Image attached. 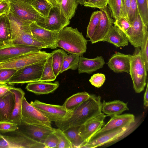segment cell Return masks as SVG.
I'll list each match as a JSON object with an SVG mask.
<instances>
[{"mask_svg": "<svg viewBox=\"0 0 148 148\" xmlns=\"http://www.w3.org/2000/svg\"><path fill=\"white\" fill-rule=\"evenodd\" d=\"M108 1V0H90L84 5L86 7L98 8L101 10L107 5Z\"/></svg>", "mask_w": 148, "mask_h": 148, "instance_id": "cell-46", "label": "cell"}, {"mask_svg": "<svg viewBox=\"0 0 148 148\" xmlns=\"http://www.w3.org/2000/svg\"><path fill=\"white\" fill-rule=\"evenodd\" d=\"M32 35L39 41L46 45L48 48L56 49V42L59 32L51 31L39 25L35 22L29 25Z\"/></svg>", "mask_w": 148, "mask_h": 148, "instance_id": "cell-17", "label": "cell"}, {"mask_svg": "<svg viewBox=\"0 0 148 148\" xmlns=\"http://www.w3.org/2000/svg\"><path fill=\"white\" fill-rule=\"evenodd\" d=\"M8 0L10 4L9 16L18 24L26 21L42 22L46 18L35 9L30 0Z\"/></svg>", "mask_w": 148, "mask_h": 148, "instance_id": "cell-3", "label": "cell"}, {"mask_svg": "<svg viewBox=\"0 0 148 148\" xmlns=\"http://www.w3.org/2000/svg\"><path fill=\"white\" fill-rule=\"evenodd\" d=\"M59 86V83L56 81L50 82L36 81L28 83L26 87L28 91L38 95L52 93Z\"/></svg>", "mask_w": 148, "mask_h": 148, "instance_id": "cell-25", "label": "cell"}, {"mask_svg": "<svg viewBox=\"0 0 148 148\" xmlns=\"http://www.w3.org/2000/svg\"><path fill=\"white\" fill-rule=\"evenodd\" d=\"M101 15V10L92 12L87 27L86 36L90 39L93 35L99 24Z\"/></svg>", "mask_w": 148, "mask_h": 148, "instance_id": "cell-35", "label": "cell"}, {"mask_svg": "<svg viewBox=\"0 0 148 148\" xmlns=\"http://www.w3.org/2000/svg\"><path fill=\"white\" fill-rule=\"evenodd\" d=\"M80 126L71 127L63 131L71 143L72 148H82L86 143L78 134Z\"/></svg>", "mask_w": 148, "mask_h": 148, "instance_id": "cell-29", "label": "cell"}, {"mask_svg": "<svg viewBox=\"0 0 148 148\" xmlns=\"http://www.w3.org/2000/svg\"><path fill=\"white\" fill-rule=\"evenodd\" d=\"M90 95L86 92L77 93L67 99L63 106L68 111H71L87 99Z\"/></svg>", "mask_w": 148, "mask_h": 148, "instance_id": "cell-28", "label": "cell"}, {"mask_svg": "<svg viewBox=\"0 0 148 148\" xmlns=\"http://www.w3.org/2000/svg\"><path fill=\"white\" fill-rule=\"evenodd\" d=\"M105 75L101 73L93 74L89 81L91 84L96 87H100L103 84L106 80Z\"/></svg>", "mask_w": 148, "mask_h": 148, "instance_id": "cell-44", "label": "cell"}, {"mask_svg": "<svg viewBox=\"0 0 148 148\" xmlns=\"http://www.w3.org/2000/svg\"><path fill=\"white\" fill-rule=\"evenodd\" d=\"M148 27L144 25L138 14L125 34L129 42L134 47H140L145 36L148 32Z\"/></svg>", "mask_w": 148, "mask_h": 148, "instance_id": "cell-16", "label": "cell"}, {"mask_svg": "<svg viewBox=\"0 0 148 148\" xmlns=\"http://www.w3.org/2000/svg\"><path fill=\"white\" fill-rule=\"evenodd\" d=\"M101 15L99 24L90 41L92 44L104 40L113 26L114 21L109 8L107 5L101 9Z\"/></svg>", "mask_w": 148, "mask_h": 148, "instance_id": "cell-11", "label": "cell"}, {"mask_svg": "<svg viewBox=\"0 0 148 148\" xmlns=\"http://www.w3.org/2000/svg\"><path fill=\"white\" fill-rule=\"evenodd\" d=\"M52 4L53 7L55 6H60L58 0H48Z\"/></svg>", "mask_w": 148, "mask_h": 148, "instance_id": "cell-51", "label": "cell"}, {"mask_svg": "<svg viewBox=\"0 0 148 148\" xmlns=\"http://www.w3.org/2000/svg\"><path fill=\"white\" fill-rule=\"evenodd\" d=\"M58 143V138L54 132L47 136L44 143L45 148H57Z\"/></svg>", "mask_w": 148, "mask_h": 148, "instance_id": "cell-45", "label": "cell"}, {"mask_svg": "<svg viewBox=\"0 0 148 148\" xmlns=\"http://www.w3.org/2000/svg\"><path fill=\"white\" fill-rule=\"evenodd\" d=\"M127 103L119 100L106 102L103 100L101 104V111L110 117L121 114L126 110H128Z\"/></svg>", "mask_w": 148, "mask_h": 148, "instance_id": "cell-26", "label": "cell"}, {"mask_svg": "<svg viewBox=\"0 0 148 148\" xmlns=\"http://www.w3.org/2000/svg\"><path fill=\"white\" fill-rule=\"evenodd\" d=\"M140 50L142 59L147 70L148 71V32L146 34Z\"/></svg>", "mask_w": 148, "mask_h": 148, "instance_id": "cell-39", "label": "cell"}, {"mask_svg": "<svg viewBox=\"0 0 148 148\" xmlns=\"http://www.w3.org/2000/svg\"></svg>", "mask_w": 148, "mask_h": 148, "instance_id": "cell-55", "label": "cell"}, {"mask_svg": "<svg viewBox=\"0 0 148 148\" xmlns=\"http://www.w3.org/2000/svg\"><path fill=\"white\" fill-rule=\"evenodd\" d=\"M41 48L22 45L0 46V63L25 54L41 50Z\"/></svg>", "mask_w": 148, "mask_h": 148, "instance_id": "cell-15", "label": "cell"}, {"mask_svg": "<svg viewBox=\"0 0 148 148\" xmlns=\"http://www.w3.org/2000/svg\"><path fill=\"white\" fill-rule=\"evenodd\" d=\"M10 90L14 95L15 102L14 109L8 121L20 125L23 122L21 118V111L22 101L23 98L25 96V93L20 88L10 86Z\"/></svg>", "mask_w": 148, "mask_h": 148, "instance_id": "cell-22", "label": "cell"}, {"mask_svg": "<svg viewBox=\"0 0 148 148\" xmlns=\"http://www.w3.org/2000/svg\"><path fill=\"white\" fill-rule=\"evenodd\" d=\"M112 44L117 47L127 46L128 39L125 33L115 26L112 27L104 41Z\"/></svg>", "mask_w": 148, "mask_h": 148, "instance_id": "cell-27", "label": "cell"}, {"mask_svg": "<svg viewBox=\"0 0 148 148\" xmlns=\"http://www.w3.org/2000/svg\"><path fill=\"white\" fill-rule=\"evenodd\" d=\"M102 103L100 96L90 95L87 99L70 111L64 118L55 122V124L62 131L71 127L80 126L102 113Z\"/></svg>", "mask_w": 148, "mask_h": 148, "instance_id": "cell-1", "label": "cell"}, {"mask_svg": "<svg viewBox=\"0 0 148 148\" xmlns=\"http://www.w3.org/2000/svg\"><path fill=\"white\" fill-rule=\"evenodd\" d=\"M18 128V125L16 123L0 120V132L3 133L14 131Z\"/></svg>", "mask_w": 148, "mask_h": 148, "instance_id": "cell-42", "label": "cell"}, {"mask_svg": "<svg viewBox=\"0 0 148 148\" xmlns=\"http://www.w3.org/2000/svg\"><path fill=\"white\" fill-rule=\"evenodd\" d=\"M58 1L59 2V5H60V1H61V0H58Z\"/></svg>", "mask_w": 148, "mask_h": 148, "instance_id": "cell-53", "label": "cell"}, {"mask_svg": "<svg viewBox=\"0 0 148 148\" xmlns=\"http://www.w3.org/2000/svg\"><path fill=\"white\" fill-rule=\"evenodd\" d=\"M108 4L112 18H114L115 20L117 18L121 16V0H108Z\"/></svg>", "mask_w": 148, "mask_h": 148, "instance_id": "cell-38", "label": "cell"}, {"mask_svg": "<svg viewBox=\"0 0 148 148\" xmlns=\"http://www.w3.org/2000/svg\"><path fill=\"white\" fill-rule=\"evenodd\" d=\"M139 12L136 0H130L128 15V20L131 24L138 14Z\"/></svg>", "mask_w": 148, "mask_h": 148, "instance_id": "cell-43", "label": "cell"}, {"mask_svg": "<svg viewBox=\"0 0 148 148\" xmlns=\"http://www.w3.org/2000/svg\"><path fill=\"white\" fill-rule=\"evenodd\" d=\"M146 88L144 96V106L145 108L148 106V84L147 83Z\"/></svg>", "mask_w": 148, "mask_h": 148, "instance_id": "cell-50", "label": "cell"}, {"mask_svg": "<svg viewBox=\"0 0 148 148\" xmlns=\"http://www.w3.org/2000/svg\"><path fill=\"white\" fill-rule=\"evenodd\" d=\"M35 9L44 17H48L50 11L53 6L48 0H30Z\"/></svg>", "mask_w": 148, "mask_h": 148, "instance_id": "cell-33", "label": "cell"}, {"mask_svg": "<svg viewBox=\"0 0 148 148\" xmlns=\"http://www.w3.org/2000/svg\"><path fill=\"white\" fill-rule=\"evenodd\" d=\"M10 9L8 0H0V16L8 14Z\"/></svg>", "mask_w": 148, "mask_h": 148, "instance_id": "cell-48", "label": "cell"}, {"mask_svg": "<svg viewBox=\"0 0 148 148\" xmlns=\"http://www.w3.org/2000/svg\"><path fill=\"white\" fill-rule=\"evenodd\" d=\"M114 26H116L125 34L130 27L131 24L125 18L120 16L114 21Z\"/></svg>", "mask_w": 148, "mask_h": 148, "instance_id": "cell-41", "label": "cell"}, {"mask_svg": "<svg viewBox=\"0 0 148 148\" xmlns=\"http://www.w3.org/2000/svg\"><path fill=\"white\" fill-rule=\"evenodd\" d=\"M107 116L102 112L80 126L78 134L86 143L104 126V120Z\"/></svg>", "mask_w": 148, "mask_h": 148, "instance_id": "cell-14", "label": "cell"}, {"mask_svg": "<svg viewBox=\"0 0 148 148\" xmlns=\"http://www.w3.org/2000/svg\"><path fill=\"white\" fill-rule=\"evenodd\" d=\"M10 86L6 84H0V96L5 95L10 90Z\"/></svg>", "mask_w": 148, "mask_h": 148, "instance_id": "cell-49", "label": "cell"}, {"mask_svg": "<svg viewBox=\"0 0 148 148\" xmlns=\"http://www.w3.org/2000/svg\"><path fill=\"white\" fill-rule=\"evenodd\" d=\"M105 63L103 57L98 56L94 58H86L80 56L77 68L78 73L90 74L103 67Z\"/></svg>", "mask_w": 148, "mask_h": 148, "instance_id": "cell-21", "label": "cell"}, {"mask_svg": "<svg viewBox=\"0 0 148 148\" xmlns=\"http://www.w3.org/2000/svg\"><path fill=\"white\" fill-rule=\"evenodd\" d=\"M139 14L144 24L148 27V0H136Z\"/></svg>", "mask_w": 148, "mask_h": 148, "instance_id": "cell-36", "label": "cell"}, {"mask_svg": "<svg viewBox=\"0 0 148 148\" xmlns=\"http://www.w3.org/2000/svg\"><path fill=\"white\" fill-rule=\"evenodd\" d=\"M23 121L29 124L52 127L48 118L27 100L23 98L21 111Z\"/></svg>", "mask_w": 148, "mask_h": 148, "instance_id": "cell-8", "label": "cell"}, {"mask_svg": "<svg viewBox=\"0 0 148 148\" xmlns=\"http://www.w3.org/2000/svg\"><path fill=\"white\" fill-rule=\"evenodd\" d=\"M11 44L24 45L39 47L42 49L48 48L46 45L35 38L31 33L22 30L18 26L15 37Z\"/></svg>", "mask_w": 148, "mask_h": 148, "instance_id": "cell-24", "label": "cell"}, {"mask_svg": "<svg viewBox=\"0 0 148 148\" xmlns=\"http://www.w3.org/2000/svg\"><path fill=\"white\" fill-rule=\"evenodd\" d=\"M70 22V20L67 19L62 12L60 6H55L51 9L48 18L43 21L36 23L45 29L59 32Z\"/></svg>", "mask_w": 148, "mask_h": 148, "instance_id": "cell-10", "label": "cell"}, {"mask_svg": "<svg viewBox=\"0 0 148 148\" xmlns=\"http://www.w3.org/2000/svg\"><path fill=\"white\" fill-rule=\"evenodd\" d=\"M121 16L124 17L128 20V15L130 0H121Z\"/></svg>", "mask_w": 148, "mask_h": 148, "instance_id": "cell-47", "label": "cell"}, {"mask_svg": "<svg viewBox=\"0 0 148 148\" xmlns=\"http://www.w3.org/2000/svg\"><path fill=\"white\" fill-rule=\"evenodd\" d=\"M0 136V148H45L38 142L17 130L4 133Z\"/></svg>", "mask_w": 148, "mask_h": 148, "instance_id": "cell-5", "label": "cell"}, {"mask_svg": "<svg viewBox=\"0 0 148 148\" xmlns=\"http://www.w3.org/2000/svg\"><path fill=\"white\" fill-rule=\"evenodd\" d=\"M130 127L118 128L96 135L92 137L82 148H95L114 141L126 134Z\"/></svg>", "mask_w": 148, "mask_h": 148, "instance_id": "cell-9", "label": "cell"}, {"mask_svg": "<svg viewBox=\"0 0 148 148\" xmlns=\"http://www.w3.org/2000/svg\"><path fill=\"white\" fill-rule=\"evenodd\" d=\"M66 52L63 49H59L50 53L53 71L56 77L60 73Z\"/></svg>", "mask_w": 148, "mask_h": 148, "instance_id": "cell-31", "label": "cell"}, {"mask_svg": "<svg viewBox=\"0 0 148 148\" xmlns=\"http://www.w3.org/2000/svg\"><path fill=\"white\" fill-rule=\"evenodd\" d=\"M47 117L51 122H56L65 117L69 111L62 106L45 103L36 100L30 103Z\"/></svg>", "mask_w": 148, "mask_h": 148, "instance_id": "cell-12", "label": "cell"}, {"mask_svg": "<svg viewBox=\"0 0 148 148\" xmlns=\"http://www.w3.org/2000/svg\"><path fill=\"white\" fill-rule=\"evenodd\" d=\"M90 0H76L77 2L81 5H84L86 3L88 2Z\"/></svg>", "mask_w": 148, "mask_h": 148, "instance_id": "cell-52", "label": "cell"}, {"mask_svg": "<svg viewBox=\"0 0 148 148\" xmlns=\"http://www.w3.org/2000/svg\"><path fill=\"white\" fill-rule=\"evenodd\" d=\"M132 56L116 53L111 56L107 63L108 66L115 73L125 72L130 74Z\"/></svg>", "mask_w": 148, "mask_h": 148, "instance_id": "cell-19", "label": "cell"}, {"mask_svg": "<svg viewBox=\"0 0 148 148\" xmlns=\"http://www.w3.org/2000/svg\"><path fill=\"white\" fill-rule=\"evenodd\" d=\"M53 132L58 140L57 148H72L71 143L62 130L58 128H53Z\"/></svg>", "mask_w": 148, "mask_h": 148, "instance_id": "cell-37", "label": "cell"}, {"mask_svg": "<svg viewBox=\"0 0 148 148\" xmlns=\"http://www.w3.org/2000/svg\"><path fill=\"white\" fill-rule=\"evenodd\" d=\"M111 118L108 122L92 137L116 129L130 126L135 122V116L132 114L115 115Z\"/></svg>", "mask_w": 148, "mask_h": 148, "instance_id": "cell-18", "label": "cell"}, {"mask_svg": "<svg viewBox=\"0 0 148 148\" xmlns=\"http://www.w3.org/2000/svg\"><path fill=\"white\" fill-rule=\"evenodd\" d=\"M1 134H0V136H1Z\"/></svg>", "mask_w": 148, "mask_h": 148, "instance_id": "cell-54", "label": "cell"}, {"mask_svg": "<svg viewBox=\"0 0 148 148\" xmlns=\"http://www.w3.org/2000/svg\"><path fill=\"white\" fill-rule=\"evenodd\" d=\"M78 4L76 0H61L60 7L65 17L70 20L74 16Z\"/></svg>", "mask_w": 148, "mask_h": 148, "instance_id": "cell-30", "label": "cell"}, {"mask_svg": "<svg viewBox=\"0 0 148 148\" xmlns=\"http://www.w3.org/2000/svg\"><path fill=\"white\" fill-rule=\"evenodd\" d=\"M56 77L53 71L51 58L50 55L47 58L39 81L50 82L54 81Z\"/></svg>", "mask_w": 148, "mask_h": 148, "instance_id": "cell-34", "label": "cell"}, {"mask_svg": "<svg viewBox=\"0 0 148 148\" xmlns=\"http://www.w3.org/2000/svg\"><path fill=\"white\" fill-rule=\"evenodd\" d=\"M18 130L38 142L44 144L47 136L53 132L52 127L27 123L23 121Z\"/></svg>", "mask_w": 148, "mask_h": 148, "instance_id": "cell-13", "label": "cell"}, {"mask_svg": "<svg viewBox=\"0 0 148 148\" xmlns=\"http://www.w3.org/2000/svg\"><path fill=\"white\" fill-rule=\"evenodd\" d=\"M15 102L14 93L9 90L0 96V120L8 121L14 109Z\"/></svg>", "mask_w": 148, "mask_h": 148, "instance_id": "cell-23", "label": "cell"}, {"mask_svg": "<svg viewBox=\"0 0 148 148\" xmlns=\"http://www.w3.org/2000/svg\"><path fill=\"white\" fill-rule=\"evenodd\" d=\"M136 48L131 58L130 74L135 92L139 93L144 90L147 84L148 71L141 56L139 48Z\"/></svg>", "mask_w": 148, "mask_h": 148, "instance_id": "cell-4", "label": "cell"}, {"mask_svg": "<svg viewBox=\"0 0 148 148\" xmlns=\"http://www.w3.org/2000/svg\"><path fill=\"white\" fill-rule=\"evenodd\" d=\"M17 70L11 69H0V84H6Z\"/></svg>", "mask_w": 148, "mask_h": 148, "instance_id": "cell-40", "label": "cell"}, {"mask_svg": "<svg viewBox=\"0 0 148 148\" xmlns=\"http://www.w3.org/2000/svg\"><path fill=\"white\" fill-rule=\"evenodd\" d=\"M79 59L80 56L73 54L68 55L66 52L60 73L69 69L73 70H76L78 68Z\"/></svg>", "mask_w": 148, "mask_h": 148, "instance_id": "cell-32", "label": "cell"}, {"mask_svg": "<svg viewBox=\"0 0 148 148\" xmlns=\"http://www.w3.org/2000/svg\"><path fill=\"white\" fill-rule=\"evenodd\" d=\"M13 22L8 14L0 16V46L10 45L15 38Z\"/></svg>", "mask_w": 148, "mask_h": 148, "instance_id": "cell-20", "label": "cell"}, {"mask_svg": "<svg viewBox=\"0 0 148 148\" xmlns=\"http://www.w3.org/2000/svg\"><path fill=\"white\" fill-rule=\"evenodd\" d=\"M50 55V53L41 50L23 54L0 63V69L18 70L45 59Z\"/></svg>", "mask_w": 148, "mask_h": 148, "instance_id": "cell-7", "label": "cell"}, {"mask_svg": "<svg viewBox=\"0 0 148 148\" xmlns=\"http://www.w3.org/2000/svg\"><path fill=\"white\" fill-rule=\"evenodd\" d=\"M46 59L18 70L7 84L14 85L39 81Z\"/></svg>", "mask_w": 148, "mask_h": 148, "instance_id": "cell-6", "label": "cell"}, {"mask_svg": "<svg viewBox=\"0 0 148 148\" xmlns=\"http://www.w3.org/2000/svg\"><path fill=\"white\" fill-rule=\"evenodd\" d=\"M88 41L77 28L67 26L59 32L56 46L69 53L80 56L86 52Z\"/></svg>", "mask_w": 148, "mask_h": 148, "instance_id": "cell-2", "label": "cell"}]
</instances>
